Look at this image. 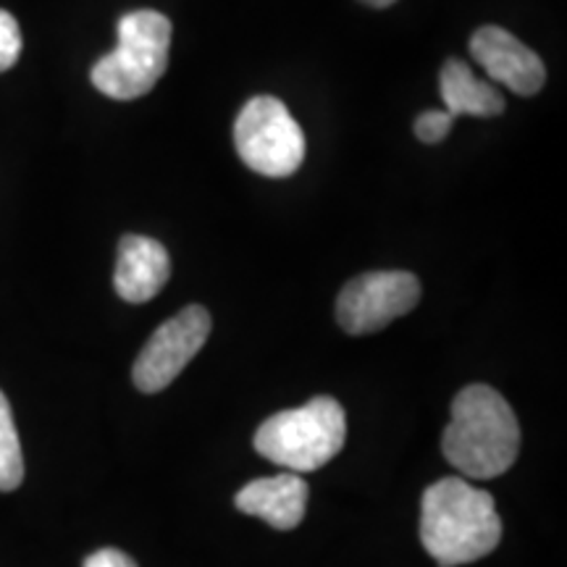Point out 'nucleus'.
Segmentation results:
<instances>
[{"mask_svg": "<svg viewBox=\"0 0 567 567\" xmlns=\"http://www.w3.org/2000/svg\"><path fill=\"white\" fill-rule=\"evenodd\" d=\"M494 496L465 478H442L423 492L421 542L442 567L476 563L499 547Z\"/></svg>", "mask_w": 567, "mask_h": 567, "instance_id": "f257e3e1", "label": "nucleus"}, {"mask_svg": "<svg viewBox=\"0 0 567 567\" xmlns=\"http://www.w3.org/2000/svg\"><path fill=\"white\" fill-rule=\"evenodd\" d=\"M442 450L446 463L467 478L486 481L507 473L520 452V425L505 396L486 384L465 386L452 402Z\"/></svg>", "mask_w": 567, "mask_h": 567, "instance_id": "f03ea898", "label": "nucleus"}, {"mask_svg": "<svg viewBox=\"0 0 567 567\" xmlns=\"http://www.w3.org/2000/svg\"><path fill=\"white\" fill-rule=\"evenodd\" d=\"M172 21L158 11L140 9L118 19V45L92 66L95 90L113 101H137L147 95L168 66Z\"/></svg>", "mask_w": 567, "mask_h": 567, "instance_id": "7ed1b4c3", "label": "nucleus"}, {"mask_svg": "<svg viewBox=\"0 0 567 567\" xmlns=\"http://www.w3.org/2000/svg\"><path fill=\"white\" fill-rule=\"evenodd\" d=\"M347 439V415L331 396H316L308 405L281 410L255 434V450L289 473H310L331 463Z\"/></svg>", "mask_w": 567, "mask_h": 567, "instance_id": "20e7f679", "label": "nucleus"}, {"mask_svg": "<svg viewBox=\"0 0 567 567\" xmlns=\"http://www.w3.org/2000/svg\"><path fill=\"white\" fill-rule=\"evenodd\" d=\"M234 145L252 172L268 179L292 176L305 161V134L279 97L258 95L239 111Z\"/></svg>", "mask_w": 567, "mask_h": 567, "instance_id": "39448f33", "label": "nucleus"}, {"mask_svg": "<svg viewBox=\"0 0 567 567\" xmlns=\"http://www.w3.org/2000/svg\"><path fill=\"white\" fill-rule=\"evenodd\" d=\"M421 300V281L408 271H371L339 292L337 321L347 334L363 337L408 316Z\"/></svg>", "mask_w": 567, "mask_h": 567, "instance_id": "423d86ee", "label": "nucleus"}, {"mask_svg": "<svg viewBox=\"0 0 567 567\" xmlns=\"http://www.w3.org/2000/svg\"><path fill=\"white\" fill-rule=\"evenodd\" d=\"M210 334V316L200 305H189L168 318L142 347L132 368V381L140 392H163L203 350Z\"/></svg>", "mask_w": 567, "mask_h": 567, "instance_id": "0eeeda50", "label": "nucleus"}, {"mask_svg": "<svg viewBox=\"0 0 567 567\" xmlns=\"http://www.w3.org/2000/svg\"><path fill=\"white\" fill-rule=\"evenodd\" d=\"M471 55L494 82L505 84L523 97L536 95L547 82L544 61L502 27L488 24L473 32Z\"/></svg>", "mask_w": 567, "mask_h": 567, "instance_id": "6e6552de", "label": "nucleus"}, {"mask_svg": "<svg viewBox=\"0 0 567 567\" xmlns=\"http://www.w3.org/2000/svg\"><path fill=\"white\" fill-rule=\"evenodd\" d=\"M172 276V258L158 239L126 234L118 243V260L113 271V287L126 302H147L166 287Z\"/></svg>", "mask_w": 567, "mask_h": 567, "instance_id": "1a4fd4ad", "label": "nucleus"}, {"mask_svg": "<svg viewBox=\"0 0 567 567\" xmlns=\"http://www.w3.org/2000/svg\"><path fill=\"white\" fill-rule=\"evenodd\" d=\"M239 513L264 517L268 526L292 530L308 509V484L297 473L250 481L234 499Z\"/></svg>", "mask_w": 567, "mask_h": 567, "instance_id": "9d476101", "label": "nucleus"}, {"mask_svg": "<svg viewBox=\"0 0 567 567\" xmlns=\"http://www.w3.org/2000/svg\"><path fill=\"white\" fill-rule=\"evenodd\" d=\"M439 90H442L444 111L452 118L463 116H499L505 111V97L494 84L481 82L465 61L450 59L439 74Z\"/></svg>", "mask_w": 567, "mask_h": 567, "instance_id": "9b49d317", "label": "nucleus"}, {"mask_svg": "<svg viewBox=\"0 0 567 567\" xmlns=\"http://www.w3.org/2000/svg\"><path fill=\"white\" fill-rule=\"evenodd\" d=\"M24 481V455L17 434V423L6 394L0 392V492H13Z\"/></svg>", "mask_w": 567, "mask_h": 567, "instance_id": "f8f14e48", "label": "nucleus"}, {"mask_svg": "<svg viewBox=\"0 0 567 567\" xmlns=\"http://www.w3.org/2000/svg\"><path fill=\"white\" fill-rule=\"evenodd\" d=\"M21 55V30L19 21L9 11L0 9V74L17 66Z\"/></svg>", "mask_w": 567, "mask_h": 567, "instance_id": "ddd939ff", "label": "nucleus"}, {"mask_svg": "<svg viewBox=\"0 0 567 567\" xmlns=\"http://www.w3.org/2000/svg\"><path fill=\"white\" fill-rule=\"evenodd\" d=\"M452 124H455V118L446 111H425L417 116L415 134L425 145H436V142H442L450 134Z\"/></svg>", "mask_w": 567, "mask_h": 567, "instance_id": "4468645a", "label": "nucleus"}, {"mask_svg": "<svg viewBox=\"0 0 567 567\" xmlns=\"http://www.w3.org/2000/svg\"><path fill=\"white\" fill-rule=\"evenodd\" d=\"M84 567H137V563L122 549H97L84 559Z\"/></svg>", "mask_w": 567, "mask_h": 567, "instance_id": "2eb2a0df", "label": "nucleus"}, {"mask_svg": "<svg viewBox=\"0 0 567 567\" xmlns=\"http://www.w3.org/2000/svg\"><path fill=\"white\" fill-rule=\"evenodd\" d=\"M360 3L371 6V9H389V6H394L396 0H360Z\"/></svg>", "mask_w": 567, "mask_h": 567, "instance_id": "dca6fc26", "label": "nucleus"}]
</instances>
